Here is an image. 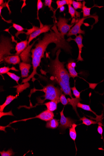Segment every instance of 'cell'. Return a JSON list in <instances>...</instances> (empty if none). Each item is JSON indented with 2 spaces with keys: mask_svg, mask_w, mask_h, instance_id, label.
I'll use <instances>...</instances> for the list:
<instances>
[{
  "mask_svg": "<svg viewBox=\"0 0 104 156\" xmlns=\"http://www.w3.org/2000/svg\"><path fill=\"white\" fill-rule=\"evenodd\" d=\"M97 130L99 134L102 136L103 131L102 127L99 125L98 127Z\"/></svg>",
  "mask_w": 104,
  "mask_h": 156,
  "instance_id": "obj_37",
  "label": "cell"
},
{
  "mask_svg": "<svg viewBox=\"0 0 104 156\" xmlns=\"http://www.w3.org/2000/svg\"><path fill=\"white\" fill-rule=\"evenodd\" d=\"M77 107L82 108L85 111L91 112L95 114L97 117H98V115L92 111L89 105L83 104L79 102L77 104Z\"/></svg>",
  "mask_w": 104,
  "mask_h": 156,
  "instance_id": "obj_27",
  "label": "cell"
},
{
  "mask_svg": "<svg viewBox=\"0 0 104 156\" xmlns=\"http://www.w3.org/2000/svg\"><path fill=\"white\" fill-rule=\"evenodd\" d=\"M31 91L33 93L36 91H41L43 92L45 94L41 97H44V99H41L40 98H37L38 104H43L46 100H49L51 101L57 102L58 104L60 102V98L62 94L63 91L58 87H55L52 84H48L46 86H44L43 88L41 90H37L34 89Z\"/></svg>",
  "mask_w": 104,
  "mask_h": 156,
  "instance_id": "obj_3",
  "label": "cell"
},
{
  "mask_svg": "<svg viewBox=\"0 0 104 156\" xmlns=\"http://www.w3.org/2000/svg\"><path fill=\"white\" fill-rule=\"evenodd\" d=\"M86 2L84 1L82 2V12H83V17H86L91 16L90 12L91 9L94 7H98V8H101L103 6H98L97 4H95L93 7L91 8H88L86 6Z\"/></svg>",
  "mask_w": 104,
  "mask_h": 156,
  "instance_id": "obj_16",
  "label": "cell"
},
{
  "mask_svg": "<svg viewBox=\"0 0 104 156\" xmlns=\"http://www.w3.org/2000/svg\"><path fill=\"white\" fill-rule=\"evenodd\" d=\"M39 29V27H36L35 26H33L32 28L30 29H26L27 30V32H25L24 31H22L21 32H17L16 34L15 35L17 37H18V36L19 35L21 34H26L27 36L30 35L32 33H34V32L38 29Z\"/></svg>",
  "mask_w": 104,
  "mask_h": 156,
  "instance_id": "obj_24",
  "label": "cell"
},
{
  "mask_svg": "<svg viewBox=\"0 0 104 156\" xmlns=\"http://www.w3.org/2000/svg\"><path fill=\"white\" fill-rule=\"evenodd\" d=\"M68 13L70 14L71 18L74 17H80V13H79L76 10H75L74 8L70 4L68 5Z\"/></svg>",
  "mask_w": 104,
  "mask_h": 156,
  "instance_id": "obj_23",
  "label": "cell"
},
{
  "mask_svg": "<svg viewBox=\"0 0 104 156\" xmlns=\"http://www.w3.org/2000/svg\"><path fill=\"white\" fill-rule=\"evenodd\" d=\"M1 156H11L15 155L14 153L11 149L8 150L7 151H6L4 150L0 152Z\"/></svg>",
  "mask_w": 104,
  "mask_h": 156,
  "instance_id": "obj_29",
  "label": "cell"
},
{
  "mask_svg": "<svg viewBox=\"0 0 104 156\" xmlns=\"http://www.w3.org/2000/svg\"><path fill=\"white\" fill-rule=\"evenodd\" d=\"M54 117V114L53 112L51 111L48 109H46V111H44L41 113L40 114L34 117L22 119V120L18 121H15L11 122V124L15 123L18 122L20 121H26L30 119L34 118H39L41 120L46 122H48L51 119H53Z\"/></svg>",
  "mask_w": 104,
  "mask_h": 156,
  "instance_id": "obj_7",
  "label": "cell"
},
{
  "mask_svg": "<svg viewBox=\"0 0 104 156\" xmlns=\"http://www.w3.org/2000/svg\"><path fill=\"white\" fill-rule=\"evenodd\" d=\"M7 74L11 79L15 80L18 85H20L19 84L18 81L20 79V77L18 76L13 73L9 72L7 73Z\"/></svg>",
  "mask_w": 104,
  "mask_h": 156,
  "instance_id": "obj_28",
  "label": "cell"
},
{
  "mask_svg": "<svg viewBox=\"0 0 104 156\" xmlns=\"http://www.w3.org/2000/svg\"><path fill=\"white\" fill-rule=\"evenodd\" d=\"M67 100L68 101V104L72 105L73 109L79 116V115L77 111V104L80 101H81L82 99H80V98L77 99V98H73V99H71V98H68Z\"/></svg>",
  "mask_w": 104,
  "mask_h": 156,
  "instance_id": "obj_18",
  "label": "cell"
},
{
  "mask_svg": "<svg viewBox=\"0 0 104 156\" xmlns=\"http://www.w3.org/2000/svg\"><path fill=\"white\" fill-rule=\"evenodd\" d=\"M90 17L93 18L96 21L94 24H96L98 21V16L96 15L95 16V14H93L91 16L83 17L82 19H79L78 21L76 22L74 25L72 27L67 34L68 37L72 35L77 36L78 34H85V32L84 31L81 29V27L84 24V21Z\"/></svg>",
  "mask_w": 104,
  "mask_h": 156,
  "instance_id": "obj_5",
  "label": "cell"
},
{
  "mask_svg": "<svg viewBox=\"0 0 104 156\" xmlns=\"http://www.w3.org/2000/svg\"><path fill=\"white\" fill-rule=\"evenodd\" d=\"M79 120L82 121V124L87 126H90L92 125H95L97 123V122L90 120L85 116L80 118Z\"/></svg>",
  "mask_w": 104,
  "mask_h": 156,
  "instance_id": "obj_26",
  "label": "cell"
},
{
  "mask_svg": "<svg viewBox=\"0 0 104 156\" xmlns=\"http://www.w3.org/2000/svg\"><path fill=\"white\" fill-rule=\"evenodd\" d=\"M10 70L15 71L16 72L19 71L15 67L13 66L11 68H10L9 67L4 66L0 68V74H1V75L2 76V75L7 74Z\"/></svg>",
  "mask_w": 104,
  "mask_h": 156,
  "instance_id": "obj_25",
  "label": "cell"
},
{
  "mask_svg": "<svg viewBox=\"0 0 104 156\" xmlns=\"http://www.w3.org/2000/svg\"></svg>",
  "mask_w": 104,
  "mask_h": 156,
  "instance_id": "obj_40",
  "label": "cell"
},
{
  "mask_svg": "<svg viewBox=\"0 0 104 156\" xmlns=\"http://www.w3.org/2000/svg\"><path fill=\"white\" fill-rule=\"evenodd\" d=\"M3 3H4V1H3V0H2H2H1V1H0V5L1 6Z\"/></svg>",
  "mask_w": 104,
  "mask_h": 156,
  "instance_id": "obj_39",
  "label": "cell"
},
{
  "mask_svg": "<svg viewBox=\"0 0 104 156\" xmlns=\"http://www.w3.org/2000/svg\"><path fill=\"white\" fill-rule=\"evenodd\" d=\"M18 95H17L16 96L13 95H9L7 96L6 101L2 105L0 106V112H3L5 107L8 105L10 104L13 100L16 99L18 98Z\"/></svg>",
  "mask_w": 104,
  "mask_h": 156,
  "instance_id": "obj_17",
  "label": "cell"
},
{
  "mask_svg": "<svg viewBox=\"0 0 104 156\" xmlns=\"http://www.w3.org/2000/svg\"><path fill=\"white\" fill-rule=\"evenodd\" d=\"M31 67V64L23 62L19 64V68L21 72V77L22 78H27L29 77V73Z\"/></svg>",
  "mask_w": 104,
  "mask_h": 156,
  "instance_id": "obj_13",
  "label": "cell"
},
{
  "mask_svg": "<svg viewBox=\"0 0 104 156\" xmlns=\"http://www.w3.org/2000/svg\"><path fill=\"white\" fill-rule=\"evenodd\" d=\"M28 45L27 39L25 41H21L19 43H17L15 48L16 53V55H20V54L26 49Z\"/></svg>",
  "mask_w": 104,
  "mask_h": 156,
  "instance_id": "obj_15",
  "label": "cell"
},
{
  "mask_svg": "<svg viewBox=\"0 0 104 156\" xmlns=\"http://www.w3.org/2000/svg\"><path fill=\"white\" fill-rule=\"evenodd\" d=\"M37 19H39V12L41 9L42 8L43 6V3L41 0H38L37 2Z\"/></svg>",
  "mask_w": 104,
  "mask_h": 156,
  "instance_id": "obj_34",
  "label": "cell"
},
{
  "mask_svg": "<svg viewBox=\"0 0 104 156\" xmlns=\"http://www.w3.org/2000/svg\"><path fill=\"white\" fill-rule=\"evenodd\" d=\"M20 58L19 56H9L4 57L3 61L9 64L16 65L20 63Z\"/></svg>",
  "mask_w": 104,
  "mask_h": 156,
  "instance_id": "obj_14",
  "label": "cell"
},
{
  "mask_svg": "<svg viewBox=\"0 0 104 156\" xmlns=\"http://www.w3.org/2000/svg\"><path fill=\"white\" fill-rule=\"evenodd\" d=\"M51 29L54 31L51 30L50 33H45L43 38L39 39L37 43L35 45V48L31 50L33 71L29 77L22 80L21 83H26L34 78L35 75H39L37 72V68L40 66L41 59L44 58V53L50 43H54L56 44V47L52 51L53 56L55 55L57 50L59 49H62L66 52L72 55V47L68 42L61 35L55 25L52 27Z\"/></svg>",
  "mask_w": 104,
  "mask_h": 156,
  "instance_id": "obj_1",
  "label": "cell"
},
{
  "mask_svg": "<svg viewBox=\"0 0 104 156\" xmlns=\"http://www.w3.org/2000/svg\"><path fill=\"white\" fill-rule=\"evenodd\" d=\"M73 1L72 0H62V1H60V0H58L56 1V3L57 5V8L56 10H55L54 13L58 9L60 8V7L64 6L66 4H70L72 5V4Z\"/></svg>",
  "mask_w": 104,
  "mask_h": 156,
  "instance_id": "obj_21",
  "label": "cell"
},
{
  "mask_svg": "<svg viewBox=\"0 0 104 156\" xmlns=\"http://www.w3.org/2000/svg\"><path fill=\"white\" fill-rule=\"evenodd\" d=\"M53 25H44L43 27H40L38 29L31 34L28 38V45H29L30 43L33 39L36 38L37 36L41 34L46 33L49 31H50L51 27Z\"/></svg>",
  "mask_w": 104,
  "mask_h": 156,
  "instance_id": "obj_11",
  "label": "cell"
},
{
  "mask_svg": "<svg viewBox=\"0 0 104 156\" xmlns=\"http://www.w3.org/2000/svg\"><path fill=\"white\" fill-rule=\"evenodd\" d=\"M60 102L63 105H66L68 104L67 99L66 98L65 95L62 94L61 95L60 98Z\"/></svg>",
  "mask_w": 104,
  "mask_h": 156,
  "instance_id": "obj_32",
  "label": "cell"
},
{
  "mask_svg": "<svg viewBox=\"0 0 104 156\" xmlns=\"http://www.w3.org/2000/svg\"><path fill=\"white\" fill-rule=\"evenodd\" d=\"M58 104L57 102L54 101H51L44 104H42V105H45L47 109L53 112L57 109Z\"/></svg>",
  "mask_w": 104,
  "mask_h": 156,
  "instance_id": "obj_20",
  "label": "cell"
},
{
  "mask_svg": "<svg viewBox=\"0 0 104 156\" xmlns=\"http://www.w3.org/2000/svg\"><path fill=\"white\" fill-rule=\"evenodd\" d=\"M38 39L36 41H34L31 45L27 46L26 49L23 51L20 55V57L21 60L23 62L30 64L31 63V59H30L31 50L33 46L34 45L36 41L39 40Z\"/></svg>",
  "mask_w": 104,
  "mask_h": 156,
  "instance_id": "obj_9",
  "label": "cell"
},
{
  "mask_svg": "<svg viewBox=\"0 0 104 156\" xmlns=\"http://www.w3.org/2000/svg\"><path fill=\"white\" fill-rule=\"evenodd\" d=\"M61 52L60 49L57 50L55 59H50L48 65V72L51 75V79L58 84L65 95H69L73 99L70 85V76L65 67V62H61L59 60V55Z\"/></svg>",
  "mask_w": 104,
  "mask_h": 156,
  "instance_id": "obj_2",
  "label": "cell"
},
{
  "mask_svg": "<svg viewBox=\"0 0 104 156\" xmlns=\"http://www.w3.org/2000/svg\"><path fill=\"white\" fill-rule=\"evenodd\" d=\"M75 80L74 81V85L73 87L71 88V90L73 91V94L75 96V98L77 99L80 98V93L81 92H79L75 87Z\"/></svg>",
  "mask_w": 104,
  "mask_h": 156,
  "instance_id": "obj_30",
  "label": "cell"
},
{
  "mask_svg": "<svg viewBox=\"0 0 104 156\" xmlns=\"http://www.w3.org/2000/svg\"><path fill=\"white\" fill-rule=\"evenodd\" d=\"M66 66L68 70L70 77L74 79L78 76V73L75 70V68L77 66V63L74 62V59H70Z\"/></svg>",
  "mask_w": 104,
  "mask_h": 156,
  "instance_id": "obj_12",
  "label": "cell"
},
{
  "mask_svg": "<svg viewBox=\"0 0 104 156\" xmlns=\"http://www.w3.org/2000/svg\"><path fill=\"white\" fill-rule=\"evenodd\" d=\"M7 115L14 116L12 111H11L10 112L7 113H4L3 112H0V118H1V117L3 116Z\"/></svg>",
  "mask_w": 104,
  "mask_h": 156,
  "instance_id": "obj_36",
  "label": "cell"
},
{
  "mask_svg": "<svg viewBox=\"0 0 104 156\" xmlns=\"http://www.w3.org/2000/svg\"><path fill=\"white\" fill-rule=\"evenodd\" d=\"M58 19V21L56 23V26L58 27V31L62 37L65 38V36L67 34L74 24H68V23L70 19L60 16L59 17Z\"/></svg>",
  "mask_w": 104,
  "mask_h": 156,
  "instance_id": "obj_6",
  "label": "cell"
},
{
  "mask_svg": "<svg viewBox=\"0 0 104 156\" xmlns=\"http://www.w3.org/2000/svg\"><path fill=\"white\" fill-rule=\"evenodd\" d=\"M1 52H0V62H2L3 58L7 56H12L10 52L14 48L11 43V39L2 35L1 39Z\"/></svg>",
  "mask_w": 104,
  "mask_h": 156,
  "instance_id": "obj_4",
  "label": "cell"
},
{
  "mask_svg": "<svg viewBox=\"0 0 104 156\" xmlns=\"http://www.w3.org/2000/svg\"><path fill=\"white\" fill-rule=\"evenodd\" d=\"M77 125L74 123L72 125L71 127L69 128V134L71 139L74 141L76 139L77 134L75 128Z\"/></svg>",
  "mask_w": 104,
  "mask_h": 156,
  "instance_id": "obj_22",
  "label": "cell"
},
{
  "mask_svg": "<svg viewBox=\"0 0 104 156\" xmlns=\"http://www.w3.org/2000/svg\"><path fill=\"white\" fill-rule=\"evenodd\" d=\"M59 126V122L57 120L53 119L47 122L46 127L47 128L54 129L57 128Z\"/></svg>",
  "mask_w": 104,
  "mask_h": 156,
  "instance_id": "obj_19",
  "label": "cell"
},
{
  "mask_svg": "<svg viewBox=\"0 0 104 156\" xmlns=\"http://www.w3.org/2000/svg\"><path fill=\"white\" fill-rule=\"evenodd\" d=\"M72 4L73 7L75 10H77L78 9H82V3L80 2L75 1H73Z\"/></svg>",
  "mask_w": 104,
  "mask_h": 156,
  "instance_id": "obj_31",
  "label": "cell"
},
{
  "mask_svg": "<svg viewBox=\"0 0 104 156\" xmlns=\"http://www.w3.org/2000/svg\"><path fill=\"white\" fill-rule=\"evenodd\" d=\"M64 107L62 111L60 112V121L59 128L63 130H65L67 128H70L72 127L75 121L72 119L68 117H66L64 114Z\"/></svg>",
  "mask_w": 104,
  "mask_h": 156,
  "instance_id": "obj_8",
  "label": "cell"
},
{
  "mask_svg": "<svg viewBox=\"0 0 104 156\" xmlns=\"http://www.w3.org/2000/svg\"><path fill=\"white\" fill-rule=\"evenodd\" d=\"M53 2L52 0H45L44 4L46 6H48L50 8V10L54 12V9L51 6L52 2Z\"/></svg>",
  "mask_w": 104,
  "mask_h": 156,
  "instance_id": "obj_33",
  "label": "cell"
},
{
  "mask_svg": "<svg viewBox=\"0 0 104 156\" xmlns=\"http://www.w3.org/2000/svg\"><path fill=\"white\" fill-rule=\"evenodd\" d=\"M66 10V7L65 6H63L60 7L59 8V12L60 13L63 12Z\"/></svg>",
  "mask_w": 104,
  "mask_h": 156,
  "instance_id": "obj_38",
  "label": "cell"
},
{
  "mask_svg": "<svg viewBox=\"0 0 104 156\" xmlns=\"http://www.w3.org/2000/svg\"><path fill=\"white\" fill-rule=\"evenodd\" d=\"M13 27L16 29L18 32H21L23 31V30H26V29L23 28V27L20 25L16 24H13Z\"/></svg>",
  "mask_w": 104,
  "mask_h": 156,
  "instance_id": "obj_35",
  "label": "cell"
},
{
  "mask_svg": "<svg viewBox=\"0 0 104 156\" xmlns=\"http://www.w3.org/2000/svg\"><path fill=\"white\" fill-rule=\"evenodd\" d=\"M83 39V37L82 36L81 34H80L78 36H76V38L75 39H73L71 37H70L67 40L68 42H70V41L73 40L77 43L79 49L78 56L77 59L78 62L84 61V59L81 56L82 48L84 47V45L82 43Z\"/></svg>",
  "mask_w": 104,
  "mask_h": 156,
  "instance_id": "obj_10",
  "label": "cell"
}]
</instances>
